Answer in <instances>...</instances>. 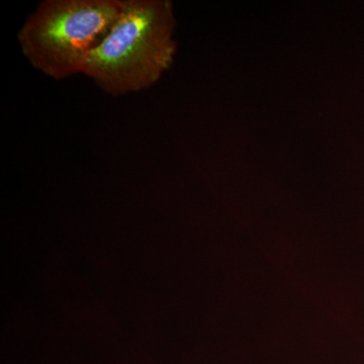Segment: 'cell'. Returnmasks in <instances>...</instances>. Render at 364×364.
Instances as JSON below:
<instances>
[{
  "mask_svg": "<svg viewBox=\"0 0 364 364\" xmlns=\"http://www.w3.org/2000/svg\"><path fill=\"white\" fill-rule=\"evenodd\" d=\"M174 23L168 0H122L119 18L81 74L112 97L147 90L173 61Z\"/></svg>",
  "mask_w": 364,
  "mask_h": 364,
  "instance_id": "obj_1",
  "label": "cell"
},
{
  "mask_svg": "<svg viewBox=\"0 0 364 364\" xmlns=\"http://www.w3.org/2000/svg\"><path fill=\"white\" fill-rule=\"evenodd\" d=\"M121 6L122 0H44L18 32L21 52L36 70L56 80L81 74Z\"/></svg>",
  "mask_w": 364,
  "mask_h": 364,
  "instance_id": "obj_2",
  "label": "cell"
}]
</instances>
